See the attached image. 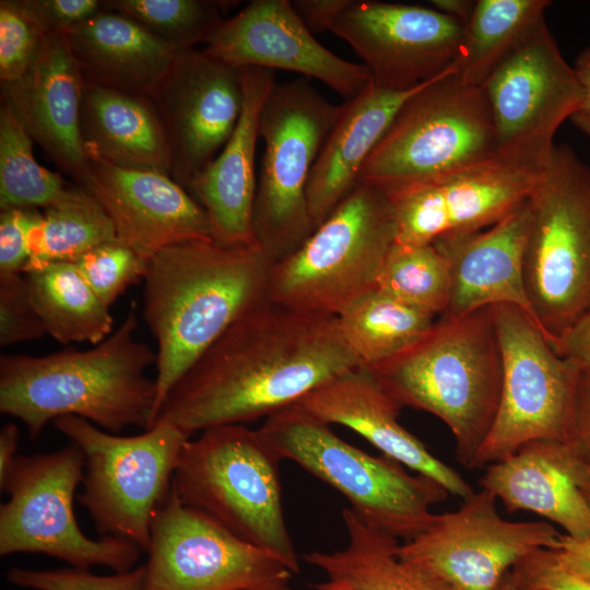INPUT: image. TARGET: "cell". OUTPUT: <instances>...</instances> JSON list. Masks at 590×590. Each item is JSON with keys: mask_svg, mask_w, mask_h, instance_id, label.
Wrapping results in <instances>:
<instances>
[{"mask_svg": "<svg viewBox=\"0 0 590 590\" xmlns=\"http://www.w3.org/2000/svg\"><path fill=\"white\" fill-rule=\"evenodd\" d=\"M79 446L43 453L19 455L0 488V555L40 553L72 568L106 566L115 573L135 567L142 551L118 536L93 540L80 529L75 492L84 475Z\"/></svg>", "mask_w": 590, "mask_h": 590, "instance_id": "cell-12", "label": "cell"}, {"mask_svg": "<svg viewBox=\"0 0 590 590\" xmlns=\"http://www.w3.org/2000/svg\"><path fill=\"white\" fill-rule=\"evenodd\" d=\"M550 0H477L457 76L482 86L497 66L542 22Z\"/></svg>", "mask_w": 590, "mask_h": 590, "instance_id": "cell-33", "label": "cell"}, {"mask_svg": "<svg viewBox=\"0 0 590 590\" xmlns=\"http://www.w3.org/2000/svg\"><path fill=\"white\" fill-rule=\"evenodd\" d=\"M396 239L390 198L357 184L295 251L272 264L268 298L291 309L337 317L377 287Z\"/></svg>", "mask_w": 590, "mask_h": 590, "instance_id": "cell-9", "label": "cell"}, {"mask_svg": "<svg viewBox=\"0 0 590 590\" xmlns=\"http://www.w3.org/2000/svg\"><path fill=\"white\" fill-rule=\"evenodd\" d=\"M434 9L461 22L465 27L469 24L476 1L473 0H432Z\"/></svg>", "mask_w": 590, "mask_h": 590, "instance_id": "cell-51", "label": "cell"}, {"mask_svg": "<svg viewBox=\"0 0 590 590\" xmlns=\"http://www.w3.org/2000/svg\"><path fill=\"white\" fill-rule=\"evenodd\" d=\"M342 519L347 544L332 553L310 552L304 558L351 590H451L398 556V540L364 523L350 508Z\"/></svg>", "mask_w": 590, "mask_h": 590, "instance_id": "cell-30", "label": "cell"}, {"mask_svg": "<svg viewBox=\"0 0 590 590\" xmlns=\"http://www.w3.org/2000/svg\"><path fill=\"white\" fill-rule=\"evenodd\" d=\"M33 139L16 115L0 102V209L48 208L69 189L59 173L43 167Z\"/></svg>", "mask_w": 590, "mask_h": 590, "instance_id": "cell-35", "label": "cell"}, {"mask_svg": "<svg viewBox=\"0 0 590 590\" xmlns=\"http://www.w3.org/2000/svg\"><path fill=\"white\" fill-rule=\"evenodd\" d=\"M83 84L66 34L57 33L47 37L25 74L1 83L0 93L1 103L16 115L33 141L82 188L90 177L80 130Z\"/></svg>", "mask_w": 590, "mask_h": 590, "instance_id": "cell-22", "label": "cell"}, {"mask_svg": "<svg viewBox=\"0 0 590 590\" xmlns=\"http://www.w3.org/2000/svg\"><path fill=\"white\" fill-rule=\"evenodd\" d=\"M52 423L84 455L83 492L76 498L98 533L127 540L146 553L153 517L170 493L190 436L163 420L133 436L106 432L72 415Z\"/></svg>", "mask_w": 590, "mask_h": 590, "instance_id": "cell-11", "label": "cell"}, {"mask_svg": "<svg viewBox=\"0 0 590 590\" xmlns=\"http://www.w3.org/2000/svg\"><path fill=\"white\" fill-rule=\"evenodd\" d=\"M315 590H351V588L343 581L329 579L326 583L318 586Z\"/></svg>", "mask_w": 590, "mask_h": 590, "instance_id": "cell-53", "label": "cell"}, {"mask_svg": "<svg viewBox=\"0 0 590 590\" xmlns=\"http://www.w3.org/2000/svg\"><path fill=\"white\" fill-rule=\"evenodd\" d=\"M552 347L579 371L590 373V312L577 321Z\"/></svg>", "mask_w": 590, "mask_h": 590, "instance_id": "cell-45", "label": "cell"}, {"mask_svg": "<svg viewBox=\"0 0 590 590\" xmlns=\"http://www.w3.org/2000/svg\"><path fill=\"white\" fill-rule=\"evenodd\" d=\"M170 152V177L185 189L212 163L232 135L243 107L241 69L197 48L176 54L150 95Z\"/></svg>", "mask_w": 590, "mask_h": 590, "instance_id": "cell-18", "label": "cell"}, {"mask_svg": "<svg viewBox=\"0 0 590 590\" xmlns=\"http://www.w3.org/2000/svg\"><path fill=\"white\" fill-rule=\"evenodd\" d=\"M273 262L258 245L169 246L148 262L142 316L154 335L157 411L177 381L245 311L268 298Z\"/></svg>", "mask_w": 590, "mask_h": 590, "instance_id": "cell-3", "label": "cell"}, {"mask_svg": "<svg viewBox=\"0 0 590 590\" xmlns=\"http://www.w3.org/2000/svg\"><path fill=\"white\" fill-rule=\"evenodd\" d=\"M498 590H518V588L515 586L514 581L511 580L509 573L503 580Z\"/></svg>", "mask_w": 590, "mask_h": 590, "instance_id": "cell-54", "label": "cell"}, {"mask_svg": "<svg viewBox=\"0 0 590 590\" xmlns=\"http://www.w3.org/2000/svg\"><path fill=\"white\" fill-rule=\"evenodd\" d=\"M509 575L518 590H590V581L563 567L552 548L526 556Z\"/></svg>", "mask_w": 590, "mask_h": 590, "instance_id": "cell-42", "label": "cell"}, {"mask_svg": "<svg viewBox=\"0 0 590 590\" xmlns=\"http://www.w3.org/2000/svg\"><path fill=\"white\" fill-rule=\"evenodd\" d=\"M47 335L23 273L0 274V345Z\"/></svg>", "mask_w": 590, "mask_h": 590, "instance_id": "cell-41", "label": "cell"}, {"mask_svg": "<svg viewBox=\"0 0 590 590\" xmlns=\"http://www.w3.org/2000/svg\"><path fill=\"white\" fill-rule=\"evenodd\" d=\"M351 0H294L292 5L306 27L314 33L330 31Z\"/></svg>", "mask_w": 590, "mask_h": 590, "instance_id": "cell-47", "label": "cell"}, {"mask_svg": "<svg viewBox=\"0 0 590 590\" xmlns=\"http://www.w3.org/2000/svg\"><path fill=\"white\" fill-rule=\"evenodd\" d=\"M573 67L582 87L583 98L570 120L576 128L590 138V46L578 54Z\"/></svg>", "mask_w": 590, "mask_h": 590, "instance_id": "cell-49", "label": "cell"}, {"mask_svg": "<svg viewBox=\"0 0 590 590\" xmlns=\"http://www.w3.org/2000/svg\"><path fill=\"white\" fill-rule=\"evenodd\" d=\"M25 275L46 333L61 344H98L111 334L114 319L74 262L28 263Z\"/></svg>", "mask_w": 590, "mask_h": 590, "instance_id": "cell-31", "label": "cell"}, {"mask_svg": "<svg viewBox=\"0 0 590 590\" xmlns=\"http://www.w3.org/2000/svg\"><path fill=\"white\" fill-rule=\"evenodd\" d=\"M376 288L440 317L447 311L451 296L448 260L434 244L396 241L382 264Z\"/></svg>", "mask_w": 590, "mask_h": 590, "instance_id": "cell-36", "label": "cell"}, {"mask_svg": "<svg viewBox=\"0 0 590 590\" xmlns=\"http://www.w3.org/2000/svg\"><path fill=\"white\" fill-rule=\"evenodd\" d=\"M552 551L563 567L590 581V534L573 538L560 533L558 544Z\"/></svg>", "mask_w": 590, "mask_h": 590, "instance_id": "cell-48", "label": "cell"}, {"mask_svg": "<svg viewBox=\"0 0 590 590\" xmlns=\"http://www.w3.org/2000/svg\"><path fill=\"white\" fill-rule=\"evenodd\" d=\"M48 35L67 33L104 10L99 0H26Z\"/></svg>", "mask_w": 590, "mask_h": 590, "instance_id": "cell-44", "label": "cell"}, {"mask_svg": "<svg viewBox=\"0 0 590 590\" xmlns=\"http://www.w3.org/2000/svg\"><path fill=\"white\" fill-rule=\"evenodd\" d=\"M101 298L110 305L133 283L143 279L148 262L129 246L116 240L103 244L74 261Z\"/></svg>", "mask_w": 590, "mask_h": 590, "instance_id": "cell-39", "label": "cell"}, {"mask_svg": "<svg viewBox=\"0 0 590 590\" xmlns=\"http://www.w3.org/2000/svg\"><path fill=\"white\" fill-rule=\"evenodd\" d=\"M143 565L113 575H96L87 569H27L12 567L9 582L32 590H142Z\"/></svg>", "mask_w": 590, "mask_h": 590, "instance_id": "cell-40", "label": "cell"}, {"mask_svg": "<svg viewBox=\"0 0 590 590\" xmlns=\"http://www.w3.org/2000/svg\"><path fill=\"white\" fill-rule=\"evenodd\" d=\"M330 32L346 42L371 82L405 91L458 67L465 26L436 9L376 0H351Z\"/></svg>", "mask_w": 590, "mask_h": 590, "instance_id": "cell-17", "label": "cell"}, {"mask_svg": "<svg viewBox=\"0 0 590 590\" xmlns=\"http://www.w3.org/2000/svg\"><path fill=\"white\" fill-rule=\"evenodd\" d=\"M203 51L237 69L286 70L316 79L350 101L371 80L363 63L345 60L322 46L288 0H253L224 19Z\"/></svg>", "mask_w": 590, "mask_h": 590, "instance_id": "cell-19", "label": "cell"}, {"mask_svg": "<svg viewBox=\"0 0 590 590\" xmlns=\"http://www.w3.org/2000/svg\"><path fill=\"white\" fill-rule=\"evenodd\" d=\"M337 317L345 343L363 368L405 352L427 334L438 318L377 288Z\"/></svg>", "mask_w": 590, "mask_h": 590, "instance_id": "cell-32", "label": "cell"}, {"mask_svg": "<svg viewBox=\"0 0 590 590\" xmlns=\"http://www.w3.org/2000/svg\"><path fill=\"white\" fill-rule=\"evenodd\" d=\"M402 409L430 413L451 432L458 461H474L496 416L502 356L492 306L437 318L416 344L365 368Z\"/></svg>", "mask_w": 590, "mask_h": 590, "instance_id": "cell-4", "label": "cell"}, {"mask_svg": "<svg viewBox=\"0 0 590 590\" xmlns=\"http://www.w3.org/2000/svg\"><path fill=\"white\" fill-rule=\"evenodd\" d=\"M83 188L107 212L117 240L146 262L169 246L213 239L206 212L167 174L90 160V177Z\"/></svg>", "mask_w": 590, "mask_h": 590, "instance_id": "cell-21", "label": "cell"}, {"mask_svg": "<svg viewBox=\"0 0 590 590\" xmlns=\"http://www.w3.org/2000/svg\"><path fill=\"white\" fill-rule=\"evenodd\" d=\"M529 227L528 199L489 227L445 235L433 243L450 268L451 296L444 315L464 316L508 304L532 317L523 281Z\"/></svg>", "mask_w": 590, "mask_h": 590, "instance_id": "cell-25", "label": "cell"}, {"mask_svg": "<svg viewBox=\"0 0 590 590\" xmlns=\"http://www.w3.org/2000/svg\"><path fill=\"white\" fill-rule=\"evenodd\" d=\"M570 441L590 461V373H579Z\"/></svg>", "mask_w": 590, "mask_h": 590, "instance_id": "cell-46", "label": "cell"}, {"mask_svg": "<svg viewBox=\"0 0 590 590\" xmlns=\"http://www.w3.org/2000/svg\"><path fill=\"white\" fill-rule=\"evenodd\" d=\"M529 208L523 281L552 346L590 312V165L568 144H554Z\"/></svg>", "mask_w": 590, "mask_h": 590, "instance_id": "cell-8", "label": "cell"}, {"mask_svg": "<svg viewBox=\"0 0 590 590\" xmlns=\"http://www.w3.org/2000/svg\"><path fill=\"white\" fill-rule=\"evenodd\" d=\"M19 427L14 423H7L0 430V485L7 479L15 459L17 458Z\"/></svg>", "mask_w": 590, "mask_h": 590, "instance_id": "cell-50", "label": "cell"}, {"mask_svg": "<svg viewBox=\"0 0 590 590\" xmlns=\"http://www.w3.org/2000/svg\"><path fill=\"white\" fill-rule=\"evenodd\" d=\"M502 390L493 426L474 469L487 467L538 439L570 441L579 370L558 355L532 319L515 305L492 306Z\"/></svg>", "mask_w": 590, "mask_h": 590, "instance_id": "cell-13", "label": "cell"}, {"mask_svg": "<svg viewBox=\"0 0 590 590\" xmlns=\"http://www.w3.org/2000/svg\"><path fill=\"white\" fill-rule=\"evenodd\" d=\"M80 130L88 160L170 176L166 132L150 95L106 88L84 81Z\"/></svg>", "mask_w": 590, "mask_h": 590, "instance_id": "cell-29", "label": "cell"}, {"mask_svg": "<svg viewBox=\"0 0 590 590\" xmlns=\"http://www.w3.org/2000/svg\"><path fill=\"white\" fill-rule=\"evenodd\" d=\"M295 404L329 425L354 430L382 455L434 480L450 495L465 499L474 493L455 469L399 423L401 408L363 367L333 378Z\"/></svg>", "mask_w": 590, "mask_h": 590, "instance_id": "cell-23", "label": "cell"}, {"mask_svg": "<svg viewBox=\"0 0 590 590\" xmlns=\"http://www.w3.org/2000/svg\"><path fill=\"white\" fill-rule=\"evenodd\" d=\"M398 547L402 560L451 590H498L511 568L542 548H555L560 533L546 521H508L496 498L482 489Z\"/></svg>", "mask_w": 590, "mask_h": 590, "instance_id": "cell-15", "label": "cell"}, {"mask_svg": "<svg viewBox=\"0 0 590 590\" xmlns=\"http://www.w3.org/2000/svg\"><path fill=\"white\" fill-rule=\"evenodd\" d=\"M85 82L151 95L176 51L135 20L107 9L64 33Z\"/></svg>", "mask_w": 590, "mask_h": 590, "instance_id": "cell-28", "label": "cell"}, {"mask_svg": "<svg viewBox=\"0 0 590 590\" xmlns=\"http://www.w3.org/2000/svg\"><path fill=\"white\" fill-rule=\"evenodd\" d=\"M49 35L26 0L0 1V81L12 82L25 74Z\"/></svg>", "mask_w": 590, "mask_h": 590, "instance_id": "cell-38", "label": "cell"}, {"mask_svg": "<svg viewBox=\"0 0 590 590\" xmlns=\"http://www.w3.org/2000/svg\"><path fill=\"white\" fill-rule=\"evenodd\" d=\"M116 239L113 222L101 203L84 188L70 186L57 202L44 209L32 233L27 264L74 262Z\"/></svg>", "mask_w": 590, "mask_h": 590, "instance_id": "cell-34", "label": "cell"}, {"mask_svg": "<svg viewBox=\"0 0 590 590\" xmlns=\"http://www.w3.org/2000/svg\"><path fill=\"white\" fill-rule=\"evenodd\" d=\"M342 111L343 105L330 103L303 78L275 81L264 99L258 125L264 152L252 232L273 263L295 251L315 231L307 186Z\"/></svg>", "mask_w": 590, "mask_h": 590, "instance_id": "cell-10", "label": "cell"}, {"mask_svg": "<svg viewBox=\"0 0 590 590\" xmlns=\"http://www.w3.org/2000/svg\"><path fill=\"white\" fill-rule=\"evenodd\" d=\"M429 81L411 90L392 91L370 80L361 94L343 104V111L317 157L307 186L315 228L357 185L365 162L400 108Z\"/></svg>", "mask_w": 590, "mask_h": 590, "instance_id": "cell-27", "label": "cell"}, {"mask_svg": "<svg viewBox=\"0 0 590 590\" xmlns=\"http://www.w3.org/2000/svg\"><path fill=\"white\" fill-rule=\"evenodd\" d=\"M357 367L338 317L267 298L235 320L186 371L156 420L190 437L215 426L245 424L297 403Z\"/></svg>", "mask_w": 590, "mask_h": 590, "instance_id": "cell-1", "label": "cell"}, {"mask_svg": "<svg viewBox=\"0 0 590 590\" xmlns=\"http://www.w3.org/2000/svg\"><path fill=\"white\" fill-rule=\"evenodd\" d=\"M40 217L37 209L1 210L0 274L23 273L31 258L32 233Z\"/></svg>", "mask_w": 590, "mask_h": 590, "instance_id": "cell-43", "label": "cell"}, {"mask_svg": "<svg viewBox=\"0 0 590 590\" xmlns=\"http://www.w3.org/2000/svg\"><path fill=\"white\" fill-rule=\"evenodd\" d=\"M280 461L258 429L244 424L211 427L185 442L172 489L182 504L297 574L298 556L282 505Z\"/></svg>", "mask_w": 590, "mask_h": 590, "instance_id": "cell-5", "label": "cell"}, {"mask_svg": "<svg viewBox=\"0 0 590 590\" xmlns=\"http://www.w3.org/2000/svg\"><path fill=\"white\" fill-rule=\"evenodd\" d=\"M580 491L590 508V461L587 462L580 480Z\"/></svg>", "mask_w": 590, "mask_h": 590, "instance_id": "cell-52", "label": "cell"}, {"mask_svg": "<svg viewBox=\"0 0 590 590\" xmlns=\"http://www.w3.org/2000/svg\"><path fill=\"white\" fill-rule=\"evenodd\" d=\"M243 590H290L287 586L280 588H270V589H243Z\"/></svg>", "mask_w": 590, "mask_h": 590, "instance_id": "cell-55", "label": "cell"}, {"mask_svg": "<svg viewBox=\"0 0 590 590\" xmlns=\"http://www.w3.org/2000/svg\"><path fill=\"white\" fill-rule=\"evenodd\" d=\"M433 79L400 108L365 162L357 184L390 199L495 158L493 118L481 86Z\"/></svg>", "mask_w": 590, "mask_h": 590, "instance_id": "cell-7", "label": "cell"}, {"mask_svg": "<svg viewBox=\"0 0 590 590\" xmlns=\"http://www.w3.org/2000/svg\"><path fill=\"white\" fill-rule=\"evenodd\" d=\"M588 460L571 441L538 439L486 467L479 484L509 512H534L565 534H590V508L580 491Z\"/></svg>", "mask_w": 590, "mask_h": 590, "instance_id": "cell-24", "label": "cell"}, {"mask_svg": "<svg viewBox=\"0 0 590 590\" xmlns=\"http://www.w3.org/2000/svg\"><path fill=\"white\" fill-rule=\"evenodd\" d=\"M241 75L244 97L238 122L222 151L187 189L206 212L213 239L225 246L257 245L252 212L258 125L275 82L274 71L262 68H243Z\"/></svg>", "mask_w": 590, "mask_h": 590, "instance_id": "cell-26", "label": "cell"}, {"mask_svg": "<svg viewBox=\"0 0 590 590\" xmlns=\"http://www.w3.org/2000/svg\"><path fill=\"white\" fill-rule=\"evenodd\" d=\"M142 590H243L287 586L276 556L234 535L170 489L151 523Z\"/></svg>", "mask_w": 590, "mask_h": 590, "instance_id": "cell-16", "label": "cell"}, {"mask_svg": "<svg viewBox=\"0 0 590 590\" xmlns=\"http://www.w3.org/2000/svg\"><path fill=\"white\" fill-rule=\"evenodd\" d=\"M137 306L109 337L88 350L46 355L0 356V412L20 420L37 439L48 422L78 416L118 434L150 428L156 420L157 388L146 369L156 352L135 339Z\"/></svg>", "mask_w": 590, "mask_h": 590, "instance_id": "cell-2", "label": "cell"}, {"mask_svg": "<svg viewBox=\"0 0 590 590\" xmlns=\"http://www.w3.org/2000/svg\"><path fill=\"white\" fill-rule=\"evenodd\" d=\"M541 174L494 158L392 199L396 241L433 244L457 233L484 229L530 198Z\"/></svg>", "mask_w": 590, "mask_h": 590, "instance_id": "cell-20", "label": "cell"}, {"mask_svg": "<svg viewBox=\"0 0 590 590\" xmlns=\"http://www.w3.org/2000/svg\"><path fill=\"white\" fill-rule=\"evenodd\" d=\"M258 430L280 460H291L330 485L364 523L397 540L408 542L422 533L434 519L432 507L450 495L398 461L354 447L296 404L267 417Z\"/></svg>", "mask_w": 590, "mask_h": 590, "instance_id": "cell-6", "label": "cell"}, {"mask_svg": "<svg viewBox=\"0 0 590 590\" xmlns=\"http://www.w3.org/2000/svg\"><path fill=\"white\" fill-rule=\"evenodd\" d=\"M489 105L495 157L541 174L560 125L583 98L545 19L497 66L481 86Z\"/></svg>", "mask_w": 590, "mask_h": 590, "instance_id": "cell-14", "label": "cell"}, {"mask_svg": "<svg viewBox=\"0 0 590 590\" xmlns=\"http://www.w3.org/2000/svg\"><path fill=\"white\" fill-rule=\"evenodd\" d=\"M231 2L214 0H110L105 7L140 23L174 51L205 44Z\"/></svg>", "mask_w": 590, "mask_h": 590, "instance_id": "cell-37", "label": "cell"}]
</instances>
